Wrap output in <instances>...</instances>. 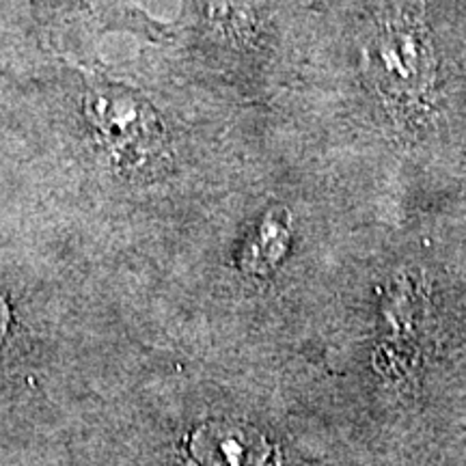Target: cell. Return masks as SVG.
I'll use <instances>...</instances> for the list:
<instances>
[{
  "mask_svg": "<svg viewBox=\"0 0 466 466\" xmlns=\"http://www.w3.org/2000/svg\"><path fill=\"white\" fill-rule=\"evenodd\" d=\"M365 72L395 119H417L434 104L439 63L432 35L410 9L378 15L363 48Z\"/></svg>",
  "mask_w": 466,
  "mask_h": 466,
  "instance_id": "cell-1",
  "label": "cell"
},
{
  "mask_svg": "<svg viewBox=\"0 0 466 466\" xmlns=\"http://www.w3.org/2000/svg\"><path fill=\"white\" fill-rule=\"evenodd\" d=\"M86 116L116 162L143 165L158 151L162 127L158 116L134 96L116 91H91Z\"/></svg>",
  "mask_w": 466,
  "mask_h": 466,
  "instance_id": "cell-2",
  "label": "cell"
},
{
  "mask_svg": "<svg viewBox=\"0 0 466 466\" xmlns=\"http://www.w3.org/2000/svg\"><path fill=\"white\" fill-rule=\"evenodd\" d=\"M192 466H268L275 447L255 428L233 421H208L188 436Z\"/></svg>",
  "mask_w": 466,
  "mask_h": 466,
  "instance_id": "cell-3",
  "label": "cell"
},
{
  "mask_svg": "<svg viewBox=\"0 0 466 466\" xmlns=\"http://www.w3.org/2000/svg\"><path fill=\"white\" fill-rule=\"evenodd\" d=\"M425 302L417 294L412 283L400 281L393 285L391 294L382 305V339L380 348L384 354H391L393 365L400 370H410L412 360L417 363L419 346L423 337Z\"/></svg>",
  "mask_w": 466,
  "mask_h": 466,
  "instance_id": "cell-4",
  "label": "cell"
},
{
  "mask_svg": "<svg viewBox=\"0 0 466 466\" xmlns=\"http://www.w3.org/2000/svg\"><path fill=\"white\" fill-rule=\"evenodd\" d=\"M291 240V220L285 208H272L261 218L253 236L244 242L238 264L247 275L266 277L285 258Z\"/></svg>",
  "mask_w": 466,
  "mask_h": 466,
  "instance_id": "cell-5",
  "label": "cell"
},
{
  "mask_svg": "<svg viewBox=\"0 0 466 466\" xmlns=\"http://www.w3.org/2000/svg\"><path fill=\"white\" fill-rule=\"evenodd\" d=\"M209 20L220 33H225V37L231 39H247L258 28L253 11L242 0H212Z\"/></svg>",
  "mask_w": 466,
  "mask_h": 466,
  "instance_id": "cell-6",
  "label": "cell"
},
{
  "mask_svg": "<svg viewBox=\"0 0 466 466\" xmlns=\"http://www.w3.org/2000/svg\"><path fill=\"white\" fill-rule=\"evenodd\" d=\"M9 319H11L9 307H7V302H5L3 296H0V343H3L5 335H7V329H9Z\"/></svg>",
  "mask_w": 466,
  "mask_h": 466,
  "instance_id": "cell-7",
  "label": "cell"
}]
</instances>
